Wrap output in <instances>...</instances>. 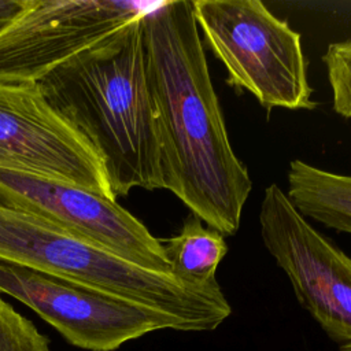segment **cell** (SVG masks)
<instances>
[{
  "mask_svg": "<svg viewBox=\"0 0 351 351\" xmlns=\"http://www.w3.org/2000/svg\"><path fill=\"white\" fill-rule=\"evenodd\" d=\"M34 0H0V34L21 15Z\"/></svg>",
  "mask_w": 351,
  "mask_h": 351,
  "instance_id": "14",
  "label": "cell"
},
{
  "mask_svg": "<svg viewBox=\"0 0 351 351\" xmlns=\"http://www.w3.org/2000/svg\"><path fill=\"white\" fill-rule=\"evenodd\" d=\"M143 16L37 82L51 108L99 155L115 197L133 188L165 189Z\"/></svg>",
  "mask_w": 351,
  "mask_h": 351,
  "instance_id": "2",
  "label": "cell"
},
{
  "mask_svg": "<svg viewBox=\"0 0 351 351\" xmlns=\"http://www.w3.org/2000/svg\"><path fill=\"white\" fill-rule=\"evenodd\" d=\"M0 204L43 218L138 267L170 274L162 241L114 199L58 180L0 169Z\"/></svg>",
  "mask_w": 351,
  "mask_h": 351,
  "instance_id": "7",
  "label": "cell"
},
{
  "mask_svg": "<svg viewBox=\"0 0 351 351\" xmlns=\"http://www.w3.org/2000/svg\"><path fill=\"white\" fill-rule=\"evenodd\" d=\"M0 259L97 288L180 319L186 332L217 329L232 313L221 287L196 289L89 245L43 218L0 204Z\"/></svg>",
  "mask_w": 351,
  "mask_h": 351,
  "instance_id": "3",
  "label": "cell"
},
{
  "mask_svg": "<svg viewBox=\"0 0 351 351\" xmlns=\"http://www.w3.org/2000/svg\"><path fill=\"white\" fill-rule=\"evenodd\" d=\"M141 25L165 189L207 228L233 236L252 181L230 145L192 1H159Z\"/></svg>",
  "mask_w": 351,
  "mask_h": 351,
  "instance_id": "1",
  "label": "cell"
},
{
  "mask_svg": "<svg viewBox=\"0 0 351 351\" xmlns=\"http://www.w3.org/2000/svg\"><path fill=\"white\" fill-rule=\"evenodd\" d=\"M287 181V196L304 218L351 233V176L295 159L289 163Z\"/></svg>",
  "mask_w": 351,
  "mask_h": 351,
  "instance_id": "10",
  "label": "cell"
},
{
  "mask_svg": "<svg viewBox=\"0 0 351 351\" xmlns=\"http://www.w3.org/2000/svg\"><path fill=\"white\" fill-rule=\"evenodd\" d=\"M156 3L119 0H34L0 34V82H38Z\"/></svg>",
  "mask_w": 351,
  "mask_h": 351,
  "instance_id": "8",
  "label": "cell"
},
{
  "mask_svg": "<svg viewBox=\"0 0 351 351\" xmlns=\"http://www.w3.org/2000/svg\"><path fill=\"white\" fill-rule=\"evenodd\" d=\"M0 351H49L48 339L1 296Z\"/></svg>",
  "mask_w": 351,
  "mask_h": 351,
  "instance_id": "13",
  "label": "cell"
},
{
  "mask_svg": "<svg viewBox=\"0 0 351 351\" xmlns=\"http://www.w3.org/2000/svg\"><path fill=\"white\" fill-rule=\"evenodd\" d=\"M0 293L30 307L71 346L89 351H112L160 329L186 332L180 319L165 313L1 259Z\"/></svg>",
  "mask_w": 351,
  "mask_h": 351,
  "instance_id": "5",
  "label": "cell"
},
{
  "mask_svg": "<svg viewBox=\"0 0 351 351\" xmlns=\"http://www.w3.org/2000/svg\"><path fill=\"white\" fill-rule=\"evenodd\" d=\"M322 62L332 90L333 110L351 118V38L329 44Z\"/></svg>",
  "mask_w": 351,
  "mask_h": 351,
  "instance_id": "12",
  "label": "cell"
},
{
  "mask_svg": "<svg viewBox=\"0 0 351 351\" xmlns=\"http://www.w3.org/2000/svg\"><path fill=\"white\" fill-rule=\"evenodd\" d=\"M259 225L299 303L339 351H351V258L313 228L276 184L265 189Z\"/></svg>",
  "mask_w": 351,
  "mask_h": 351,
  "instance_id": "6",
  "label": "cell"
},
{
  "mask_svg": "<svg viewBox=\"0 0 351 351\" xmlns=\"http://www.w3.org/2000/svg\"><path fill=\"white\" fill-rule=\"evenodd\" d=\"M189 213L178 234L160 240L170 263V274L181 284L196 289L219 287L215 271L228 252L225 236L206 228Z\"/></svg>",
  "mask_w": 351,
  "mask_h": 351,
  "instance_id": "11",
  "label": "cell"
},
{
  "mask_svg": "<svg viewBox=\"0 0 351 351\" xmlns=\"http://www.w3.org/2000/svg\"><path fill=\"white\" fill-rule=\"evenodd\" d=\"M193 16L228 82L262 107L314 110L302 37L259 0H195Z\"/></svg>",
  "mask_w": 351,
  "mask_h": 351,
  "instance_id": "4",
  "label": "cell"
},
{
  "mask_svg": "<svg viewBox=\"0 0 351 351\" xmlns=\"http://www.w3.org/2000/svg\"><path fill=\"white\" fill-rule=\"evenodd\" d=\"M0 169L115 196L99 155L45 101L36 82H0Z\"/></svg>",
  "mask_w": 351,
  "mask_h": 351,
  "instance_id": "9",
  "label": "cell"
}]
</instances>
